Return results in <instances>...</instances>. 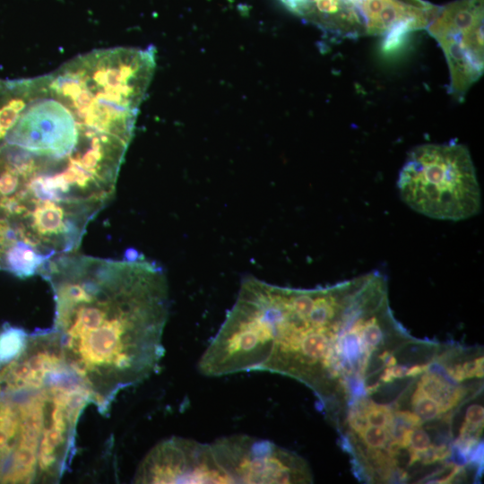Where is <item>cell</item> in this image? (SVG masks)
<instances>
[{"label":"cell","instance_id":"603a6c76","mask_svg":"<svg viewBox=\"0 0 484 484\" xmlns=\"http://www.w3.org/2000/svg\"><path fill=\"white\" fill-rule=\"evenodd\" d=\"M379 386H380L379 383H377V384H376V385H374L367 386V387L366 388L367 393H375V392L377 391V389L379 388Z\"/></svg>","mask_w":484,"mask_h":484},{"label":"cell","instance_id":"44dd1931","mask_svg":"<svg viewBox=\"0 0 484 484\" xmlns=\"http://www.w3.org/2000/svg\"><path fill=\"white\" fill-rule=\"evenodd\" d=\"M429 364H417L407 368L406 376H416L428 372Z\"/></svg>","mask_w":484,"mask_h":484},{"label":"cell","instance_id":"7a4b0ae2","mask_svg":"<svg viewBox=\"0 0 484 484\" xmlns=\"http://www.w3.org/2000/svg\"><path fill=\"white\" fill-rule=\"evenodd\" d=\"M39 274L52 290V330L64 358L104 415L122 390L150 377L164 355L165 273L143 258L76 251L50 259Z\"/></svg>","mask_w":484,"mask_h":484},{"label":"cell","instance_id":"7c38bea8","mask_svg":"<svg viewBox=\"0 0 484 484\" xmlns=\"http://www.w3.org/2000/svg\"><path fill=\"white\" fill-rule=\"evenodd\" d=\"M360 437L370 449L384 447L389 438V431L382 427H367L360 434Z\"/></svg>","mask_w":484,"mask_h":484},{"label":"cell","instance_id":"52a82bcc","mask_svg":"<svg viewBox=\"0 0 484 484\" xmlns=\"http://www.w3.org/2000/svg\"><path fill=\"white\" fill-rule=\"evenodd\" d=\"M136 483H230L211 445L172 437L155 445L139 465Z\"/></svg>","mask_w":484,"mask_h":484},{"label":"cell","instance_id":"5bb4252c","mask_svg":"<svg viewBox=\"0 0 484 484\" xmlns=\"http://www.w3.org/2000/svg\"><path fill=\"white\" fill-rule=\"evenodd\" d=\"M430 445V437L424 429L413 428L409 445L410 451L420 453L428 449Z\"/></svg>","mask_w":484,"mask_h":484},{"label":"cell","instance_id":"7402d4cb","mask_svg":"<svg viewBox=\"0 0 484 484\" xmlns=\"http://www.w3.org/2000/svg\"><path fill=\"white\" fill-rule=\"evenodd\" d=\"M384 363L386 367H389L396 364V359L393 355H390Z\"/></svg>","mask_w":484,"mask_h":484},{"label":"cell","instance_id":"9c48e42d","mask_svg":"<svg viewBox=\"0 0 484 484\" xmlns=\"http://www.w3.org/2000/svg\"><path fill=\"white\" fill-rule=\"evenodd\" d=\"M385 303V301L367 317L361 331L363 353L367 359H369L371 352L380 345L384 338L380 320L377 315L384 308Z\"/></svg>","mask_w":484,"mask_h":484},{"label":"cell","instance_id":"30bf717a","mask_svg":"<svg viewBox=\"0 0 484 484\" xmlns=\"http://www.w3.org/2000/svg\"><path fill=\"white\" fill-rule=\"evenodd\" d=\"M412 409L422 420H431L442 412L439 405L417 386L411 400Z\"/></svg>","mask_w":484,"mask_h":484},{"label":"cell","instance_id":"4fadbf2b","mask_svg":"<svg viewBox=\"0 0 484 484\" xmlns=\"http://www.w3.org/2000/svg\"><path fill=\"white\" fill-rule=\"evenodd\" d=\"M451 455V449L445 445H432L419 453V461L423 464H430L436 461L448 458Z\"/></svg>","mask_w":484,"mask_h":484},{"label":"cell","instance_id":"8fae6325","mask_svg":"<svg viewBox=\"0 0 484 484\" xmlns=\"http://www.w3.org/2000/svg\"><path fill=\"white\" fill-rule=\"evenodd\" d=\"M362 410L368 424L389 428L393 419V414L387 406L368 402Z\"/></svg>","mask_w":484,"mask_h":484},{"label":"cell","instance_id":"ac0fdd59","mask_svg":"<svg viewBox=\"0 0 484 484\" xmlns=\"http://www.w3.org/2000/svg\"><path fill=\"white\" fill-rule=\"evenodd\" d=\"M407 368L408 367L401 365L386 367L381 375L380 380L384 383H390L396 378H402L406 376Z\"/></svg>","mask_w":484,"mask_h":484},{"label":"cell","instance_id":"3957f363","mask_svg":"<svg viewBox=\"0 0 484 484\" xmlns=\"http://www.w3.org/2000/svg\"><path fill=\"white\" fill-rule=\"evenodd\" d=\"M90 394L54 331L0 332V483H58Z\"/></svg>","mask_w":484,"mask_h":484},{"label":"cell","instance_id":"2e32d148","mask_svg":"<svg viewBox=\"0 0 484 484\" xmlns=\"http://www.w3.org/2000/svg\"><path fill=\"white\" fill-rule=\"evenodd\" d=\"M350 428L360 434L367 427V421L362 409L352 410L348 417Z\"/></svg>","mask_w":484,"mask_h":484},{"label":"cell","instance_id":"277c9868","mask_svg":"<svg viewBox=\"0 0 484 484\" xmlns=\"http://www.w3.org/2000/svg\"><path fill=\"white\" fill-rule=\"evenodd\" d=\"M401 199L426 217L458 221L478 214L481 194L466 146L455 142L412 149L398 177Z\"/></svg>","mask_w":484,"mask_h":484},{"label":"cell","instance_id":"e0dca14e","mask_svg":"<svg viewBox=\"0 0 484 484\" xmlns=\"http://www.w3.org/2000/svg\"><path fill=\"white\" fill-rule=\"evenodd\" d=\"M484 410L480 404H471L468 407L465 413V422L471 425L483 427Z\"/></svg>","mask_w":484,"mask_h":484},{"label":"cell","instance_id":"6da1fadb","mask_svg":"<svg viewBox=\"0 0 484 484\" xmlns=\"http://www.w3.org/2000/svg\"><path fill=\"white\" fill-rule=\"evenodd\" d=\"M140 99L121 60L96 49L32 78L0 80V169L48 234L86 229L111 200Z\"/></svg>","mask_w":484,"mask_h":484},{"label":"cell","instance_id":"ba28073f","mask_svg":"<svg viewBox=\"0 0 484 484\" xmlns=\"http://www.w3.org/2000/svg\"><path fill=\"white\" fill-rule=\"evenodd\" d=\"M418 387L439 405L442 413L456 406L465 393L462 389L454 387L435 373L425 372Z\"/></svg>","mask_w":484,"mask_h":484},{"label":"cell","instance_id":"ffe728a7","mask_svg":"<svg viewBox=\"0 0 484 484\" xmlns=\"http://www.w3.org/2000/svg\"><path fill=\"white\" fill-rule=\"evenodd\" d=\"M446 372L451 376V378L456 382H462L467 379L462 366L461 364L446 367Z\"/></svg>","mask_w":484,"mask_h":484},{"label":"cell","instance_id":"5b68a950","mask_svg":"<svg viewBox=\"0 0 484 484\" xmlns=\"http://www.w3.org/2000/svg\"><path fill=\"white\" fill-rule=\"evenodd\" d=\"M483 0L436 6L427 30L441 48L449 70V93L462 100L483 74Z\"/></svg>","mask_w":484,"mask_h":484},{"label":"cell","instance_id":"9a60e30c","mask_svg":"<svg viewBox=\"0 0 484 484\" xmlns=\"http://www.w3.org/2000/svg\"><path fill=\"white\" fill-rule=\"evenodd\" d=\"M466 378L483 377V357L462 364Z\"/></svg>","mask_w":484,"mask_h":484},{"label":"cell","instance_id":"8992f818","mask_svg":"<svg viewBox=\"0 0 484 484\" xmlns=\"http://www.w3.org/2000/svg\"><path fill=\"white\" fill-rule=\"evenodd\" d=\"M210 445L230 483H298L311 480L302 459L270 441L233 435L218 438Z\"/></svg>","mask_w":484,"mask_h":484},{"label":"cell","instance_id":"d6986e66","mask_svg":"<svg viewBox=\"0 0 484 484\" xmlns=\"http://www.w3.org/2000/svg\"><path fill=\"white\" fill-rule=\"evenodd\" d=\"M393 416L413 428H420L423 423V420L416 413L408 411H396Z\"/></svg>","mask_w":484,"mask_h":484}]
</instances>
